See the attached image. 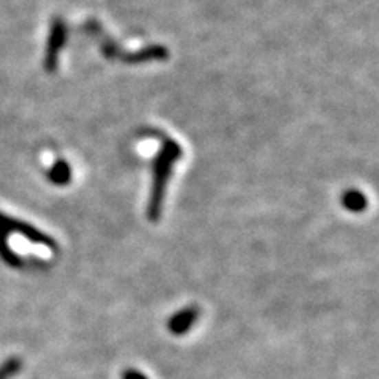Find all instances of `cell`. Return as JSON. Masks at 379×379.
Listing matches in <instances>:
<instances>
[{"label": "cell", "instance_id": "obj_1", "mask_svg": "<svg viewBox=\"0 0 379 379\" xmlns=\"http://www.w3.org/2000/svg\"><path fill=\"white\" fill-rule=\"evenodd\" d=\"M180 157H182V147L173 140H164L152 164V188L147 202V218L151 221L160 220L174 163L180 160Z\"/></svg>", "mask_w": 379, "mask_h": 379}, {"label": "cell", "instance_id": "obj_2", "mask_svg": "<svg viewBox=\"0 0 379 379\" xmlns=\"http://www.w3.org/2000/svg\"><path fill=\"white\" fill-rule=\"evenodd\" d=\"M68 29L65 21L61 18H54L50 28V35H47L45 58H43V65L47 73H54L58 67V54H61L62 47L67 45Z\"/></svg>", "mask_w": 379, "mask_h": 379}, {"label": "cell", "instance_id": "obj_3", "mask_svg": "<svg viewBox=\"0 0 379 379\" xmlns=\"http://www.w3.org/2000/svg\"><path fill=\"white\" fill-rule=\"evenodd\" d=\"M0 231L3 232H14V234H21V236H24L25 239H29L30 242L43 245V247H47L51 250L57 248V242L52 237L47 236V234L41 232L39 228L29 225V223L16 220V218L7 217L5 213L0 212Z\"/></svg>", "mask_w": 379, "mask_h": 379}, {"label": "cell", "instance_id": "obj_4", "mask_svg": "<svg viewBox=\"0 0 379 379\" xmlns=\"http://www.w3.org/2000/svg\"><path fill=\"white\" fill-rule=\"evenodd\" d=\"M168 47H164L162 45H151L142 47L140 51L124 52L120 61L130 63V65H136V63H146L152 61H164V58H168Z\"/></svg>", "mask_w": 379, "mask_h": 379}, {"label": "cell", "instance_id": "obj_5", "mask_svg": "<svg viewBox=\"0 0 379 379\" xmlns=\"http://www.w3.org/2000/svg\"><path fill=\"white\" fill-rule=\"evenodd\" d=\"M197 316H199V310H197V307L195 305L180 310L179 313H175L174 316L169 319L168 323L169 332L174 335L186 334L191 327H193Z\"/></svg>", "mask_w": 379, "mask_h": 379}, {"label": "cell", "instance_id": "obj_6", "mask_svg": "<svg viewBox=\"0 0 379 379\" xmlns=\"http://www.w3.org/2000/svg\"><path fill=\"white\" fill-rule=\"evenodd\" d=\"M47 179H50L51 184L54 185H68L72 180V168L65 160H57V162L52 164L51 169L47 171Z\"/></svg>", "mask_w": 379, "mask_h": 379}, {"label": "cell", "instance_id": "obj_7", "mask_svg": "<svg viewBox=\"0 0 379 379\" xmlns=\"http://www.w3.org/2000/svg\"><path fill=\"white\" fill-rule=\"evenodd\" d=\"M8 234L0 231V258L3 259V263H7L10 267H14V269H19L23 267V259L16 255L8 245Z\"/></svg>", "mask_w": 379, "mask_h": 379}, {"label": "cell", "instance_id": "obj_8", "mask_svg": "<svg viewBox=\"0 0 379 379\" xmlns=\"http://www.w3.org/2000/svg\"><path fill=\"white\" fill-rule=\"evenodd\" d=\"M341 202L351 212H362L367 207V197L357 190H348L341 197Z\"/></svg>", "mask_w": 379, "mask_h": 379}, {"label": "cell", "instance_id": "obj_9", "mask_svg": "<svg viewBox=\"0 0 379 379\" xmlns=\"http://www.w3.org/2000/svg\"><path fill=\"white\" fill-rule=\"evenodd\" d=\"M23 368V360L19 357H10L0 365V379H10L18 375Z\"/></svg>", "mask_w": 379, "mask_h": 379}, {"label": "cell", "instance_id": "obj_10", "mask_svg": "<svg viewBox=\"0 0 379 379\" xmlns=\"http://www.w3.org/2000/svg\"><path fill=\"white\" fill-rule=\"evenodd\" d=\"M122 379H147V376L138 370H127L122 373Z\"/></svg>", "mask_w": 379, "mask_h": 379}]
</instances>
